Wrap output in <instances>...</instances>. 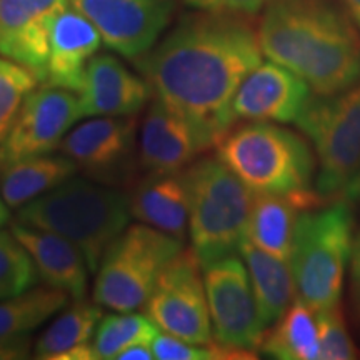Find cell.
<instances>
[{
  "mask_svg": "<svg viewBox=\"0 0 360 360\" xmlns=\"http://www.w3.org/2000/svg\"><path fill=\"white\" fill-rule=\"evenodd\" d=\"M214 342L227 349L252 352L260 349L265 327L244 260L233 255L202 265Z\"/></svg>",
  "mask_w": 360,
  "mask_h": 360,
  "instance_id": "8fae6325",
  "label": "cell"
},
{
  "mask_svg": "<svg viewBox=\"0 0 360 360\" xmlns=\"http://www.w3.org/2000/svg\"><path fill=\"white\" fill-rule=\"evenodd\" d=\"M132 219L184 240L188 231V187L184 172L146 174L130 186Z\"/></svg>",
  "mask_w": 360,
  "mask_h": 360,
  "instance_id": "ffe728a7",
  "label": "cell"
},
{
  "mask_svg": "<svg viewBox=\"0 0 360 360\" xmlns=\"http://www.w3.org/2000/svg\"><path fill=\"white\" fill-rule=\"evenodd\" d=\"M77 172L79 169L74 160L53 152L13 162L0 170V195L8 209L19 210L20 207L77 175Z\"/></svg>",
  "mask_w": 360,
  "mask_h": 360,
  "instance_id": "cb8c5ba5",
  "label": "cell"
},
{
  "mask_svg": "<svg viewBox=\"0 0 360 360\" xmlns=\"http://www.w3.org/2000/svg\"><path fill=\"white\" fill-rule=\"evenodd\" d=\"M207 148L209 147L187 119L159 98H152L139 135L141 172H184Z\"/></svg>",
  "mask_w": 360,
  "mask_h": 360,
  "instance_id": "2e32d148",
  "label": "cell"
},
{
  "mask_svg": "<svg viewBox=\"0 0 360 360\" xmlns=\"http://www.w3.org/2000/svg\"><path fill=\"white\" fill-rule=\"evenodd\" d=\"M39 84L40 80L24 65L0 57V143L11 132L25 98Z\"/></svg>",
  "mask_w": 360,
  "mask_h": 360,
  "instance_id": "f1b7e54d",
  "label": "cell"
},
{
  "mask_svg": "<svg viewBox=\"0 0 360 360\" xmlns=\"http://www.w3.org/2000/svg\"><path fill=\"white\" fill-rule=\"evenodd\" d=\"M352 229V209L345 199L297 217L289 264L297 299L314 312L340 302L345 265L354 247Z\"/></svg>",
  "mask_w": 360,
  "mask_h": 360,
  "instance_id": "5b68a950",
  "label": "cell"
},
{
  "mask_svg": "<svg viewBox=\"0 0 360 360\" xmlns=\"http://www.w3.org/2000/svg\"><path fill=\"white\" fill-rule=\"evenodd\" d=\"M359 197H360V172L357 174V177L350 182V186L345 188L344 197H342V199L355 200V199H359Z\"/></svg>",
  "mask_w": 360,
  "mask_h": 360,
  "instance_id": "d590c367",
  "label": "cell"
},
{
  "mask_svg": "<svg viewBox=\"0 0 360 360\" xmlns=\"http://www.w3.org/2000/svg\"><path fill=\"white\" fill-rule=\"evenodd\" d=\"M32 257L12 231H0V300L12 299L39 285Z\"/></svg>",
  "mask_w": 360,
  "mask_h": 360,
  "instance_id": "83f0119b",
  "label": "cell"
},
{
  "mask_svg": "<svg viewBox=\"0 0 360 360\" xmlns=\"http://www.w3.org/2000/svg\"><path fill=\"white\" fill-rule=\"evenodd\" d=\"M87 17L110 51L143 57L159 42L175 12V0H70Z\"/></svg>",
  "mask_w": 360,
  "mask_h": 360,
  "instance_id": "4fadbf2b",
  "label": "cell"
},
{
  "mask_svg": "<svg viewBox=\"0 0 360 360\" xmlns=\"http://www.w3.org/2000/svg\"><path fill=\"white\" fill-rule=\"evenodd\" d=\"M58 150L74 160L79 172L103 186L125 188L137 180V119L94 117L72 129Z\"/></svg>",
  "mask_w": 360,
  "mask_h": 360,
  "instance_id": "9c48e42d",
  "label": "cell"
},
{
  "mask_svg": "<svg viewBox=\"0 0 360 360\" xmlns=\"http://www.w3.org/2000/svg\"><path fill=\"white\" fill-rule=\"evenodd\" d=\"M257 32L264 56L319 96H334L360 80L359 34L327 0H274Z\"/></svg>",
  "mask_w": 360,
  "mask_h": 360,
  "instance_id": "7a4b0ae2",
  "label": "cell"
},
{
  "mask_svg": "<svg viewBox=\"0 0 360 360\" xmlns=\"http://www.w3.org/2000/svg\"><path fill=\"white\" fill-rule=\"evenodd\" d=\"M80 119L75 92L42 84L25 98L11 132L0 143V170L13 162L58 150Z\"/></svg>",
  "mask_w": 360,
  "mask_h": 360,
  "instance_id": "7c38bea8",
  "label": "cell"
},
{
  "mask_svg": "<svg viewBox=\"0 0 360 360\" xmlns=\"http://www.w3.org/2000/svg\"><path fill=\"white\" fill-rule=\"evenodd\" d=\"M238 254L242 255V260L249 270L260 321L265 328H269L294 302L292 299L297 290L290 264L259 249L249 238H245L238 247Z\"/></svg>",
  "mask_w": 360,
  "mask_h": 360,
  "instance_id": "603a6c76",
  "label": "cell"
},
{
  "mask_svg": "<svg viewBox=\"0 0 360 360\" xmlns=\"http://www.w3.org/2000/svg\"><path fill=\"white\" fill-rule=\"evenodd\" d=\"M217 159L254 193L309 191L314 157L307 143L290 130L252 120L220 139Z\"/></svg>",
  "mask_w": 360,
  "mask_h": 360,
  "instance_id": "8992f818",
  "label": "cell"
},
{
  "mask_svg": "<svg viewBox=\"0 0 360 360\" xmlns=\"http://www.w3.org/2000/svg\"><path fill=\"white\" fill-rule=\"evenodd\" d=\"M352 287L355 300L360 307V236L355 238L352 247Z\"/></svg>",
  "mask_w": 360,
  "mask_h": 360,
  "instance_id": "e575fe53",
  "label": "cell"
},
{
  "mask_svg": "<svg viewBox=\"0 0 360 360\" xmlns=\"http://www.w3.org/2000/svg\"><path fill=\"white\" fill-rule=\"evenodd\" d=\"M184 2L193 11L252 15V13L262 11L274 0H184Z\"/></svg>",
  "mask_w": 360,
  "mask_h": 360,
  "instance_id": "1f68e13d",
  "label": "cell"
},
{
  "mask_svg": "<svg viewBox=\"0 0 360 360\" xmlns=\"http://www.w3.org/2000/svg\"><path fill=\"white\" fill-rule=\"evenodd\" d=\"M32 349V337H20V339L0 340V360L27 359Z\"/></svg>",
  "mask_w": 360,
  "mask_h": 360,
  "instance_id": "d6a6232c",
  "label": "cell"
},
{
  "mask_svg": "<svg viewBox=\"0 0 360 360\" xmlns=\"http://www.w3.org/2000/svg\"><path fill=\"white\" fill-rule=\"evenodd\" d=\"M129 195L124 188L103 186L74 175L17 210L15 222L67 238L82 250L96 274L112 242L129 227Z\"/></svg>",
  "mask_w": 360,
  "mask_h": 360,
  "instance_id": "3957f363",
  "label": "cell"
},
{
  "mask_svg": "<svg viewBox=\"0 0 360 360\" xmlns=\"http://www.w3.org/2000/svg\"><path fill=\"white\" fill-rule=\"evenodd\" d=\"M143 307L164 334L199 345L214 342L202 265L192 249L170 260Z\"/></svg>",
  "mask_w": 360,
  "mask_h": 360,
  "instance_id": "30bf717a",
  "label": "cell"
},
{
  "mask_svg": "<svg viewBox=\"0 0 360 360\" xmlns=\"http://www.w3.org/2000/svg\"><path fill=\"white\" fill-rule=\"evenodd\" d=\"M188 187V236L200 265L238 252L247 238L254 192L217 157L184 170Z\"/></svg>",
  "mask_w": 360,
  "mask_h": 360,
  "instance_id": "277c9868",
  "label": "cell"
},
{
  "mask_svg": "<svg viewBox=\"0 0 360 360\" xmlns=\"http://www.w3.org/2000/svg\"><path fill=\"white\" fill-rule=\"evenodd\" d=\"M323 199L317 192L254 193L247 238L274 257L289 262L299 212L321 205Z\"/></svg>",
  "mask_w": 360,
  "mask_h": 360,
  "instance_id": "44dd1931",
  "label": "cell"
},
{
  "mask_svg": "<svg viewBox=\"0 0 360 360\" xmlns=\"http://www.w3.org/2000/svg\"><path fill=\"white\" fill-rule=\"evenodd\" d=\"M184 240L146 224L129 225L112 242L94 282V302L112 312L141 309Z\"/></svg>",
  "mask_w": 360,
  "mask_h": 360,
  "instance_id": "52a82bcc",
  "label": "cell"
},
{
  "mask_svg": "<svg viewBox=\"0 0 360 360\" xmlns=\"http://www.w3.org/2000/svg\"><path fill=\"white\" fill-rule=\"evenodd\" d=\"M345 2H347V6L350 8V12H352L355 22H357L360 27V0H345Z\"/></svg>",
  "mask_w": 360,
  "mask_h": 360,
  "instance_id": "74e56055",
  "label": "cell"
},
{
  "mask_svg": "<svg viewBox=\"0 0 360 360\" xmlns=\"http://www.w3.org/2000/svg\"><path fill=\"white\" fill-rule=\"evenodd\" d=\"M260 350L281 360H317L319 330L314 310L297 299L272 330L265 332Z\"/></svg>",
  "mask_w": 360,
  "mask_h": 360,
  "instance_id": "d4e9b609",
  "label": "cell"
},
{
  "mask_svg": "<svg viewBox=\"0 0 360 360\" xmlns=\"http://www.w3.org/2000/svg\"><path fill=\"white\" fill-rule=\"evenodd\" d=\"M160 330L147 315L117 312L103 315L92 340L94 359H117L122 350L134 344H152Z\"/></svg>",
  "mask_w": 360,
  "mask_h": 360,
  "instance_id": "4316f807",
  "label": "cell"
},
{
  "mask_svg": "<svg viewBox=\"0 0 360 360\" xmlns=\"http://www.w3.org/2000/svg\"><path fill=\"white\" fill-rule=\"evenodd\" d=\"M103 312L98 304L74 300L34 344V357L42 360H94L92 340Z\"/></svg>",
  "mask_w": 360,
  "mask_h": 360,
  "instance_id": "7402d4cb",
  "label": "cell"
},
{
  "mask_svg": "<svg viewBox=\"0 0 360 360\" xmlns=\"http://www.w3.org/2000/svg\"><path fill=\"white\" fill-rule=\"evenodd\" d=\"M262 56L247 15L195 11L179 19L139 69L154 97L187 119L210 148L236 124L233 97Z\"/></svg>",
  "mask_w": 360,
  "mask_h": 360,
  "instance_id": "6da1fadb",
  "label": "cell"
},
{
  "mask_svg": "<svg viewBox=\"0 0 360 360\" xmlns=\"http://www.w3.org/2000/svg\"><path fill=\"white\" fill-rule=\"evenodd\" d=\"M101 42L96 25L70 6L52 27L44 84L79 94L90 58L97 56Z\"/></svg>",
  "mask_w": 360,
  "mask_h": 360,
  "instance_id": "d6986e66",
  "label": "cell"
},
{
  "mask_svg": "<svg viewBox=\"0 0 360 360\" xmlns=\"http://www.w3.org/2000/svg\"><path fill=\"white\" fill-rule=\"evenodd\" d=\"M310 98L312 89L302 77L270 60L252 70L240 84L232 114L236 122H297Z\"/></svg>",
  "mask_w": 360,
  "mask_h": 360,
  "instance_id": "9a60e30c",
  "label": "cell"
},
{
  "mask_svg": "<svg viewBox=\"0 0 360 360\" xmlns=\"http://www.w3.org/2000/svg\"><path fill=\"white\" fill-rule=\"evenodd\" d=\"M11 222V212H8V205L6 204V200L2 199L0 195V231H2L6 225Z\"/></svg>",
  "mask_w": 360,
  "mask_h": 360,
  "instance_id": "8d00e7d4",
  "label": "cell"
},
{
  "mask_svg": "<svg viewBox=\"0 0 360 360\" xmlns=\"http://www.w3.org/2000/svg\"><path fill=\"white\" fill-rule=\"evenodd\" d=\"M295 124L312 141L321 165L315 192L323 202L344 197L360 172V84L312 97Z\"/></svg>",
  "mask_w": 360,
  "mask_h": 360,
  "instance_id": "ba28073f",
  "label": "cell"
},
{
  "mask_svg": "<svg viewBox=\"0 0 360 360\" xmlns=\"http://www.w3.org/2000/svg\"><path fill=\"white\" fill-rule=\"evenodd\" d=\"M154 90L147 79L134 74L122 60L109 53L90 58L82 90L79 92L82 117H125L139 114Z\"/></svg>",
  "mask_w": 360,
  "mask_h": 360,
  "instance_id": "e0dca14e",
  "label": "cell"
},
{
  "mask_svg": "<svg viewBox=\"0 0 360 360\" xmlns=\"http://www.w3.org/2000/svg\"><path fill=\"white\" fill-rule=\"evenodd\" d=\"M155 359L159 360H215V359H255L252 352L227 349L224 345L212 344L199 345L192 342L177 339L169 334H159L152 342Z\"/></svg>",
  "mask_w": 360,
  "mask_h": 360,
  "instance_id": "4dcf8cb0",
  "label": "cell"
},
{
  "mask_svg": "<svg viewBox=\"0 0 360 360\" xmlns=\"http://www.w3.org/2000/svg\"><path fill=\"white\" fill-rule=\"evenodd\" d=\"M69 7L70 0H0V56L44 84L52 27Z\"/></svg>",
  "mask_w": 360,
  "mask_h": 360,
  "instance_id": "5bb4252c",
  "label": "cell"
},
{
  "mask_svg": "<svg viewBox=\"0 0 360 360\" xmlns=\"http://www.w3.org/2000/svg\"><path fill=\"white\" fill-rule=\"evenodd\" d=\"M319 330V359L321 360H354L360 357L345 328L339 305L322 312H314Z\"/></svg>",
  "mask_w": 360,
  "mask_h": 360,
  "instance_id": "f546056e",
  "label": "cell"
},
{
  "mask_svg": "<svg viewBox=\"0 0 360 360\" xmlns=\"http://www.w3.org/2000/svg\"><path fill=\"white\" fill-rule=\"evenodd\" d=\"M11 231L30 254L44 285L65 292L72 300L87 297L92 272L77 245L53 232L19 222H12Z\"/></svg>",
  "mask_w": 360,
  "mask_h": 360,
  "instance_id": "ac0fdd59",
  "label": "cell"
},
{
  "mask_svg": "<svg viewBox=\"0 0 360 360\" xmlns=\"http://www.w3.org/2000/svg\"><path fill=\"white\" fill-rule=\"evenodd\" d=\"M155 359L152 344H134L117 355V360H152Z\"/></svg>",
  "mask_w": 360,
  "mask_h": 360,
  "instance_id": "836d02e7",
  "label": "cell"
},
{
  "mask_svg": "<svg viewBox=\"0 0 360 360\" xmlns=\"http://www.w3.org/2000/svg\"><path fill=\"white\" fill-rule=\"evenodd\" d=\"M69 299L65 292L44 285L0 300V340L29 337L64 310Z\"/></svg>",
  "mask_w": 360,
  "mask_h": 360,
  "instance_id": "484cf974",
  "label": "cell"
}]
</instances>
